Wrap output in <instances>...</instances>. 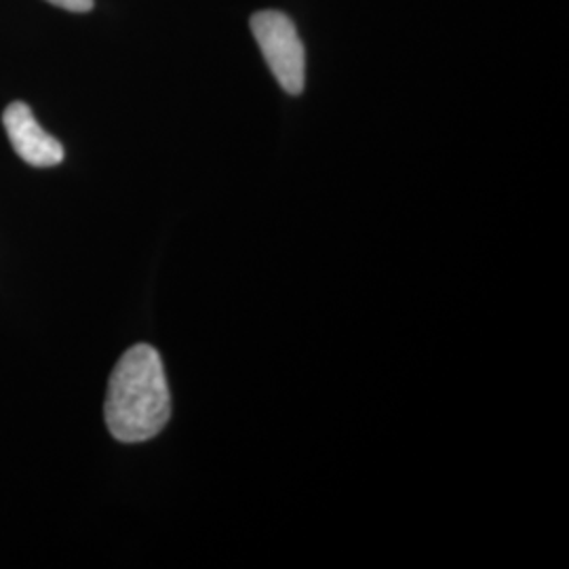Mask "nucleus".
<instances>
[{
    "label": "nucleus",
    "instance_id": "obj_2",
    "mask_svg": "<svg viewBox=\"0 0 569 569\" xmlns=\"http://www.w3.org/2000/svg\"><path fill=\"white\" fill-rule=\"evenodd\" d=\"M251 32L272 77L289 96H300L305 91L306 49L296 23L281 11H260L251 18Z\"/></svg>",
    "mask_w": 569,
    "mask_h": 569
},
{
    "label": "nucleus",
    "instance_id": "obj_4",
    "mask_svg": "<svg viewBox=\"0 0 569 569\" xmlns=\"http://www.w3.org/2000/svg\"><path fill=\"white\" fill-rule=\"evenodd\" d=\"M56 7H61L66 11H72V13H87L93 9V0H47Z\"/></svg>",
    "mask_w": 569,
    "mask_h": 569
},
{
    "label": "nucleus",
    "instance_id": "obj_3",
    "mask_svg": "<svg viewBox=\"0 0 569 569\" xmlns=\"http://www.w3.org/2000/svg\"><path fill=\"white\" fill-rule=\"evenodd\" d=\"M2 124L13 150L26 163L56 167L63 161V146L42 129L28 103H9L2 114Z\"/></svg>",
    "mask_w": 569,
    "mask_h": 569
},
{
    "label": "nucleus",
    "instance_id": "obj_1",
    "mask_svg": "<svg viewBox=\"0 0 569 569\" xmlns=\"http://www.w3.org/2000/svg\"><path fill=\"white\" fill-rule=\"evenodd\" d=\"M103 418L121 443H143L167 427L171 395L157 348L136 345L122 355L108 382Z\"/></svg>",
    "mask_w": 569,
    "mask_h": 569
}]
</instances>
